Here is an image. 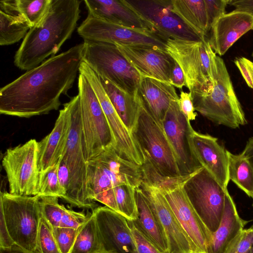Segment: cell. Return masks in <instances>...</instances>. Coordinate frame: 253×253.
I'll return each instance as SVG.
<instances>
[{
    "mask_svg": "<svg viewBox=\"0 0 253 253\" xmlns=\"http://www.w3.org/2000/svg\"><path fill=\"white\" fill-rule=\"evenodd\" d=\"M84 43L50 57L0 89V113L21 118L57 110L83 61Z\"/></svg>",
    "mask_w": 253,
    "mask_h": 253,
    "instance_id": "1",
    "label": "cell"
},
{
    "mask_svg": "<svg viewBox=\"0 0 253 253\" xmlns=\"http://www.w3.org/2000/svg\"><path fill=\"white\" fill-rule=\"evenodd\" d=\"M79 0H51L41 21L30 28L14 57V65L29 71L54 56L69 39L80 18Z\"/></svg>",
    "mask_w": 253,
    "mask_h": 253,
    "instance_id": "2",
    "label": "cell"
},
{
    "mask_svg": "<svg viewBox=\"0 0 253 253\" xmlns=\"http://www.w3.org/2000/svg\"><path fill=\"white\" fill-rule=\"evenodd\" d=\"M164 40L166 51L182 70L185 86L192 96L209 92L215 83L217 67L216 54L208 40L196 41L169 38Z\"/></svg>",
    "mask_w": 253,
    "mask_h": 253,
    "instance_id": "3",
    "label": "cell"
},
{
    "mask_svg": "<svg viewBox=\"0 0 253 253\" xmlns=\"http://www.w3.org/2000/svg\"><path fill=\"white\" fill-rule=\"evenodd\" d=\"M71 123L69 134L60 160L67 166L70 174V187L62 198L71 205L93 210L96 202L88 196L87 186V161L82 130V110L79 94L71 98Z\"/></svg>",
    "mask_w": 253,
    "mask_h": 253,
    "instance_id": "4",
    "label": "cell"
},
{
    "mask_svg": "<svg viewBox=\"0 0 253 253\" xmlns=\"http://www.w3.org/2000/svg\"><path fill=\"white\" fill-rule=\"evenodd\" d=\"M215 83L207 93L192 96L195 110L212 122L232 128L247 124L223 60L216 57Z\"/></svg>",
    "mask_w": 253,
    "mask_h": 253,
    "instance_id": "5",
    "label": "cell"
},
{
    "mask_svg": "<svg viewBox=\"0 0 253 253\" xmlns=\"http://www.w3.org/2000/svg\"><path fill=\"white\" fill-rule=\"evenodd\" d=\"M0 209L13 243L27 252H37V235L42 215L40 197L1 191Z\"/></svg>",
    "mask_w": 253,
    "mask_h": 253,
    "instance_id": "6",
    "label": "cell"
},
{
    "mask_svg": "<svg viewBox=\"0 0 253 253\" xmlns=\"http://www.w3.org/2000/svg\"><path fill=\"white\" fill-rule=\"evenodd\" d=\"M83 61L99 76L136 96L141 77L114 43L84 41Z\"/></svg>",
    "mask_w": 253,
    "mask_h": 253,
    "instance_id": "7",
    "label": "cell"
},
{
    "mask_svg": "<svg viewBox=\"0 0 253 253\" xmlns=\"http://www.w3.org/2000/svg\"><path fill=\"white\" fill-rule=\"evenodd\" d=\"M78 94L82 110V130L86 161L95 158L115 142L98 98L86 78L79 73Z\"/></svg>",
    "mask_w": 253,
    "mask_h": 253,
    "instance_id": "8",
    "label": "cell"
},
{
    "mask_svg": "<svg viewBox=\"0 0 253 253\" xmlns=\"http://www.w3.org/2000/svg\"><path fill=\"white\" fill-rule=\"evenodd\" d=\"M182 188L206 226L212 233L214 232L223 215L227 188L204 167L188 179Z\"/></svg>",
    "mask_w": 253,
    "mask_h": 253,
    "instance_id": "9",
    "label": "cell"
},
{
    "mask_svg": "<svg viewBox=\"0 0 253 253\" xmlns=\"http://www.w3.org/2000/svg\"><path fill=\"white\" fill-rule=\"evenodd\" d=\"M131 133L143 155L150 160L160 173L167 177L181 176L163 128L141 105Z\"/></svg>",
    "mask_w": 253,
    "mask_h": 253,
    "instance_id": "10",
    "label": "cell"
},
{
    "mask_svg": "<svg viewBox=\"0 0 253 253\" xmlns=\"http://www.w3.org/2000/svg\"><path fill=\"white\" fill-rule=\"evenodd\" d=\"M38 144L31 139L6 150L2 159L9 185V193L20 196L37 195L39 175Z\"/></svg>",
    "mask_w": 253,
    "mask_h": 253,
    "instance_id": "11",
    "label": "cell"
},
{
    "mask_svg": "<svg viewBox=\"0 0 253 253\" xmlns=\"http://www.w3.org/2000/svg\"><path fill=\"white\" fill-rule=\"evenodd\" d=\"M163 40L166 38L201 41L202 38L171 10V0H123Z\"/></svg>",
    "mask_w": 253,
    "mask_h": 253,
    "instance_id": "12",
    "label": "cell"
},
{
    "mask_svg": "<svg viewBox=\"0 0 253 253\" xmlns=\"http://www.w3.org/2000/svg\"><path fill=\"white\" fill-rule=\"evenodd\" d=\"M92 87L107 120L118 154L123 158L139 166L144 162L143 152L133 136L125 126L105 92L98 75L84 62L83 61L79 69Z\"/></svg>",
    "mask_w": 253,
    "mask_h": 253,
    "instance_id": "13",
    "label": "cell"
},
{
    "mask_svg": "<svg viewBox=\"0 0 253 253\" xmlns=\"http://www.w3.org/2000/svg\"><path fill=\"white\" fill-rule=\"evenodd\" d=\"M177 101H171L163 123V128L173 151L180 175H187L203 167L193 145L194 130L190 121L180 112Z\"/></svg>",
    "mask_w": 253,
    "mask_h": 253,
    "instance_id": "14",
    "label": "cell"
},
{
    "mask_svg": "<svg viewBox=\"0 0 253 253\" xmlns=\"http://www.w3.org/2000/svg\"><path fill=\"white\" fill-rule=\"evenodd\" d=\"M84 40L127 45H148L165 49V41L148 30L136 29L87 14L77 28Z\"/></svg>",
    "mask_w": 253,
    "mask_h": 253,
    "instance_id": "15",
    "label": "cell"
},
{
    "mask_svg": "<svg viewBox=\"0 0 253 253\" xmlns=\"http://www.w3.org/2000/svg\"><path fill=\"white\" fill-rule=\"evenodd\" d=\"M158 222L168 253H193L192 243L166 198L159 190L141 183L139 187Z\"/></svg>",
    "mask_w": 253,
    "mask_h": 253,
    "instance_id": "16",
    "label": "cell"
},
{
    "mask_svg": "<svg viewBox=\"0 0 253 253\" xmlns=\"http://www.w3.org/2000/svg\"><path fill=\"white\" fill-rule=\"evenodd\" d=\"M103 250L110 253H136L127 219L107 206L92 210Z\"/></svg>",
    "mask_w": 253,
    "mask_h": 253,
    "instance_id": "17",
    "label": "cell"
},
{
    "mask_svg": "<svg viewBox=\"0 0 253 253\" xmlns=\"http://www.w3.org/2000/svg\"><path fill=\"white\" fill-rule=\"evenodd\" d=\"M114 43L141 77L171 84L174 60L165 49L148 45Z\"/></svg>",
    "mask_w": 253,
    "mask_h": 253,
    "instance_id": "18",
    "label": "cell"
},
{
    "mask_svg": "<svg viewBox=\"0 0 253 253\" xmlns=\"http://www.w3.org/2000/svg\"><path fill=\"white\" fill-rule=\"evenodd\" d=\"M164 196L189 238L193 253H210L212 233L193 207L182 187Z\"/></svg>",
    "mask_w": 253,
    "mask_h": 253,
    "instance_id": "19",
    "label": "cell"
},
{
    "mask_svg": "<svg viewBox=\"0 0 253 253\" xmlns=\"http://www.w3.org/2000/svg\"><path fill=\"white\" fill-rule=\"evenodd\" d=\"M253 30V14L235 9L225 13L214 23L208 41L214 52L223 55L241 37Z\"/></svg>",
    "mask_w": 253,
    "mask_h": 253,
    "instance_id": "20",
    "label": "cell"
},
{
    "mask_svg": "<svg viewBox=\"0 0 253 253\" xmlns=\"http://www.w3.org/2000/svg\"><path fill=\"white\" fill-rule=\"evenodd\" d=\"M217 138L194 130L192 143L196 155L202 166L225 188L229 181L227 150Z\"/></svg>",
    "mask_w": 253,
    "mask_h": 253,
    "instance_id": "21",
    "label": "cell"
},
{
    "mask_svg": "<svg viewBox=\"0 0 253 253\" xmlns=\"http://www.w3.org/2000/svg\"><path fill=\"white\" fill-rule=\"evenodd\" d=\"M52 130L38 144V167L39 172L55 165L61 157L67 142L71 123L69 102L63 105Z\"/></svg>",
    "mask_w": 253,
    "mask_h": 253,
    "instance_id": "22",
    "label": "cell"
},
{
    "mask_svg": "<svg viewBox=\"0 0 253 253\" xmlns=\"http://www.w3.org/2000/svg\"><path fill=\"white\" fill-rule=\"evenodd\" d=\"M136 95L143 108L163 127V123L172 101L179 98L171 84L142 77Z\"/></svg>",
    "mask_w": 253,
    "mask_h": 253,
    "instance_id": "23",
    "label": "cell"
},
{
    "mask_svg": "<svg viewBox=\"0 0 253 253\" xmlns=\"http://www.w3.org/2000/svg\"><path fill=\"white\" fill-rule=\"evenodd\" d=\"M84 3L88 15L127 27L150 30L123 0H85Z\"/></svg>",
    "mask_w": 253,
    "mask_h": 253,
    "instance_id": "24",
    "label": "cell"
},
{
    "mask_svg": "<svg viewBox=\"0 0 253 253\" xmlns=\"http://www.w3.org/2000/svg\"><path fill=\"white\" fill-rule=\"evenodd\" d=\"M248 222L249 221L239 216L234 201L228 191L225 195L224 211L219 225L212 233L210 253H223Z\"/></svg>",
    "mask_w": 253,
    "mask_h": 253,
    "instance_id": "25",
    "label": "cell"
},
{
    "mask_svg": "<svg viewBox=\"0 0 253 253\" xmlns=\"http://www.w3.org/2000/svg\"><path fill=\"white\" fill-rule=\"evenodd\" d=\"M87 186L89 199L118 212L115 181L96 159L87 162Z\"/></svg>",
    "mask_w": 253,
    "mask_h": 253,
    "instance_id": "26",
    "label": "cell"
},
{
    "mask_svg": "<svg viewBox=\"0 0 253 253\" xmlns=\"http://www.w3.org/2000/svg\"><path fill=\"white\" fill-rule=\"evenodd\" d=\"M31 26L20 11L17 0L0 1V45H8L24 39Z\"/></svg>",
    "mask_w": 253,
    "mask_h": 253,
    "instance_id": "27",
    "label": "cell"
},
{
    "mask_svg": "<svg viewBox=\"0 0 253 253\" xmlns=\"http://www.w3.org/2000/svg\"><path fill=\"white\" fill-rule=\"evenodd\" d=\"M99 77L118 115L131 133L141 106L137 95L134 96L123 90L106 78Z\"/></svg>",
    "mask_w": 253,
    "mask_h": 253,
    "instance_id": "28",
    "label": "cell"
},
{
    "mask_svg": "<svg viewBox=\"0 0 253 253\" xmlns=\"http://www.w3.org/2000/svg\"><path fill=\"white\" fill-rule=\"evenodd\" d=\"M138 216L134 225L161 253H168V247L157 218L140 188L135 189Z\"/></svg>",
    "mask_w": 253,
    "mask_h": 253,
    "instance_id": "29",
    "label": "cell"
},
{
    "mask_svg": "<svg viewBox=\"0 0 253 253\" xmlns=\"http://www.w3.org/2000/svg\"><path fill=\"white\" fill-rule=\"evenodd\" d=\"M171 10L202 38L209 32L205 0H171Z\"/></svg>",
    "mask_w": 253,
    "mask_h": 253,
    "instance_id": "30",
    "label": "cell"
},
{
    "mask_svg": "<svg viewBox=\"0 0 253 253\" xmlns=\"http://www.w3.org/2000/svg\"><path fill=\"white\" fill-rule=\"evenodd\" d=\"M144 157V162L140 166L142 173L141 183L158 189L164 195L182 187L184 183L197 172L191 174L177 177L165 176L158 171L146 156Z\"/></svg>",
    "mask_w": 253,
    "mask_h": 253,
    "instance_id": "31",
    "label": "cell"
},
{
    "mask_svg": "<svg viewBox=\"0 0 253 253\" xmlns=\"http://www.w3.org/2000/svg\"><path fill=\"white\" fill-rule=\"evenodd\" d=\"M227 155L229 180L253 199V167L242 153L236 155L227 150Z\"/></svg>",
    "mask_w": 253,
    "mask_h": 253,
    "instance_id": "32",
    "label": "cell"
},
{
    "mask_svg": "<svg viewBox=\"0 0 253 253\" xmlns=\"http://www.w3.org/2000/svg\"><path fill=\"white\" fill-rule=\"evenodd\" d=\"M103 250L94 215L88 214L85 222L78 229L70 253H97Z\"/></svg>",
    "mask_w": 253,
    "mask_h": 253,
    "instance_id": "33",
    "label": "cell"
},
{
    "mask_svg": "<svg viewBox=\"0 0 253 253\" xmlns=\"http://www.w3.org/2000/svg\"><path fill=\"white\" fill-rule=\"evenodd\" d=\"M135 189L125 184L118 185L114 188L118 212L130 221L136 219L138 216Z\"/></svg>",
    "mask_w": 253,
    "mask_h": 253,
    "instance_id": "34",
    "label": "cell"
},
{
    "mask_svg": "<svg viewBox=\"0 0 253 253\" xmlns=\"http://www.w3.org/2000/svg\"><path fill=\"white\" fill-rule=\"evenodd\" d=\"M59 166V161L54 166L39 173L37 195L54 196L61 199L64 197L66 191L61 185L58 176Z\"/></svg>",
    "mask_w": 253,
    "mask_h": 253,
    "instance_id": "35",
    "label": "cell"
},
{
    "mask_svg": "<svg viewBox=\"0 0 253 253\" xmlns=\"http://www.w3.org/2000/svg\"><path fill=\"white\" fill-rule=\"evenodd\" d=\"M51 0H17L18 7L32 27L37 25L47 12Z\"/></svg>",
    "mask_w": 253,
    "mask_h": 253,
    "instance_id": "36",
    "label": "cell"
},
{
    "mask_svg": "<svg viewBox=\"0 0 253 253\" xmlns=\"http://www.w3.org/2000/svg\"><path fill=\"white\" fill-rule=\"evenodd\" d=\"M38 253H61L51 225L42 215L37 235Z\"/></svg>",
    "mask_w": 253,
    "mask_h": 253,
    "instance_id": "37",
    "label": "cell"
},
{
    "mask_svg": "<svg viewBox=\"0 0 253 253\" xmlns=\"http://www.w3.org/2000/svg\"><path fill=\"white\" fill-rule=\"evenodd\" d=\"M42 214L53 228L61 226L62 217L66 209L59 204L58 197L40 196Z\"/></svg>",
    "mask_w": 253,
    "mask_h": 253,
    "instance_id": "38",
    "label": "cell"
},
{
    "mask_svg": "<svg viewBox=\"0 0 253 253\" xmlns=\"http://www.w3.org/2000/svg\"><path fill=\"white\" fill-rule=\"evenodd\" d=\"M53 228L54 235L61 253H70L73 246L78 229L58 227Z\"/></svg>",
    "mask_w": 253,
    "mask_h": 253,
    "instance_id": "39",
    "label": "cell"
},
{
    "mask_svg": "<svg viewBox=\"0 0 253 253\" xmlns=\"http://www.w3.org/2000/svg\"><path fill=\"white\" fill-rule=\"evenodd\" d=\"M253 239L252 227L244 229L228 245L223 253H248Z\"/></svg>",
    "mask_w": 253,
    "mask_h": 253,
    "instance_id": "40",
    "label": "cell"
},
{
    "mask_svg": "<svg viewBox=\"0 0 253 253\" xmlns=\"http://www.w3.org/2000/svg\"><path fill=\"white\" fill-rule=\"evenodd\" d=\"M135 246L136 253H162L134 225L128 220Z\"/></svg>",
    "mask_w": 253,
    "mask_h": 253,
    "instance_id": "41",
    "label": "cell"
},
{
    "mask_svg": "<svg viewBox=\"0 0 253 253\" xmlns=\"http://www.w3.org/2000/svg\"><path fill=\"white\" fill-rule=\"evenodd\" d=\"M229 0H205L209 32L215 21L225 13Z\"/></svg>",
    "mask_w": 253,
    "mask_h": 253,
    "instance_id": "42",
    "label": "cell"
},
{
    "mask_svg": "<svg viewBox=\"0 0 253 253\" xmlns=\"http://www.w3.org/2000/svg\"><path fill=\"white\" fill-rule=\"evenodd\" d=\"M88 214L78 212L66 208L61 220L60 227L78 229L86 220Z\"/></svg>",
    "mask_w": 253,
    "mask_h": 253,
    "instance_id": "43",
    "label": "cell"
},
{
    "mask_svg": "<svg viewBox=\"0 0 253 253\" xmlns=\"http://www.w3.org/2000/svg\"><path fill=\"white\" fill-rule=\"evenodd\" d=\"M177 103L180 112L189 121L196 119L197 113L195 112L193 98L190 92H187L181 90Z\"/></svg>",
    "mask_w": 253,
    "mask_h": 253,
    "instance_id": "44",
    "label": "cell"
},
{
    "mask_svg": "<svg viewBox=\"0 0 253 253\" xmlns=\"http://www.w3.org/2000/svg\"><path fill=\"white\" fill-rule=\"evenodd\" d=\"M170 81L171 84L179 89H182L186 85L184 73L180 65L175 60L171 71Z\"/></svg>",
    "mask_w": 253,
    "mask_h": 253,
    "instance_id": "45",
    "label": "cell"
},
{
    "mask_svg": "<svg viewBox=\"0 0 253 253\" xmlns=\"http://www.w3.org/2000/svg\"><path fill=\"white\" fill-rule=\"evenodd\" d=\"M58 176L60 183L66 191V194L70 187V178L68 169L66 164L60 159L58 171Z\"/></svg>",
    "mask_w": 253,
    "mask_h": 253,
    "instance_id": "46",
    "label": "cell"
},
{
    "mask_svg": "<svg viewBox=\"0 0 253 253\" xmlns=\"http://www.w3.org/2000/svg\"><path fill=\"white\" fill-rule=\"evenodd\" d=\"M0 247H9L15 244L10 238L3 217L1 214H0Z\"/></svg>",
    "mask_w": 253,
    "mask_h": 253,
    "instance_id": "47",
    "label": "cell"
},
{
    "mask_svg": "<svg viewBox=\"0 0 253 253\" xmlns=\"http://www.w3.org/2000/svg\"><path fill=\"white\" fill-rule=\"evenodd\" d=\"M234 62L239 69L243 78L246 81L247 85L251 88L253 89V83L251 74L244 62L242 57H237L234 60Z\"/></svg>",
    "mask_w": 253,
    "mask_h": 253,
    "instance_id": "48",
    "label": "cell"
},
{
    "mask_svg": "<svg viewBox=\"0 0 253 253\" xmlns=\"http://www.w3.org/2000/svg\"><path fill=\"white\" fill-rule=\"evenodd\" d=\"M228 4L234 6L235 9L253 14V0H229Z\"/></svg>",
    "mask_w": 253,
    "mask_h": 253,
    "instance_id": "49",
    "label": "cell"
},
{
    "mask_svg": "<svg viewBox=\"0 0 253 253\" xmlns=\"http://www.w3.org/2000/svg\"><path fill=\"white\" fill-rule=\"evenodd\" d=\"M242 154L249 160L253 167V137H250Z\"/></svg>",
    "mask_w": 253,
    "mask_h": 253,
    "instance_id": "50",
    "label": "cell"
},
{
    "mask_svg": "<svg viewBox=\"0 0 253 253\" xmlns=\"http://www.w3.org/2000/svg\"><path fill=\"white\" fill-rule=\"evenodd\" d=\"M0 253H31L23 249L16 244H13L9 247H0Z\"/></svg>",
    "mask_w": 253,
    "mask_h": 253,
    "instance_id": "51",
    "label": "cell"
},
{
    "mask_svg": "<svg viewBox=\"0 0 253 253\" xmlns=\"http://www.w3.org/2000/svg\"><path fill=\"white\" fill-rule=\"evenodd\" d=\"M242 58L251 74L253 83V62L247 58L244 57H242Z\"/></svg>",
    "mask_w": 253,
    "mask_h": 253,
    "instance_id": "52",
    "label": "cell"
},
{
    "mask_svg": "<svg viewBox=\"0 0 253 253\" xmlns=\"http://www.w3.org/2000/svg\"><path fill=\"white\" fill-rule=\"evenodd\" d=\"M251 227H252V229H253V239H252V244H251V248H250V250L249 251V253H253V225L252 226H251Z\"/></svg>",
    "mask_w": 253,
    "mask_h": 253,
    "instance_id": "53",
    "label": "cell"
},
{
    "mask_svg": "<svg viewBox=\"0 0 253 253\" xmlns=\"http://www.w3.org/2000/svg\"><path fill=\"white\" fill-rule=\"evenodd\" d=\"M110 253L107 252L106 251H102V252H98V253Z\"/></svg>",
    "mask_w": 253,
    "mask_h": 253,
    "instance_id": "54",
    "label": "cell"
},
{
    "mask_svg": "<svg viewBox=\"0 0 253 253\" xmlns=\"http://www.w3.org/2000/svg\"><path fill=\"white\" fill-rule=\"evenodd\" d=\"M252 57H253V52L252 53Z\"/></svg>",
    "mask_w": 253,
    "mask_h": 253,
    "instance_id": "55",
    "label": "cell"
},
{
    "mask_svg": "<svg viewBox=\"0 0 253 253\" xmlns=\"http://www.w3.org/2000/svg\"><path fill=\"white\" fill-rule=\"evenodd\" d=\"M248 253H249V252H248Z\"/></svg>",
    "mask_w": 253,
    "mask_h": 253,
    "instance_id": "56",
    "label": "cell"
},
{
    "mask_svg": "<svg viewBox=\"0 0 253 253\" xmlns=\"http://www.w3.org/2000/svg\"></svg>",
    "mask_w": 253,
    "mask_h": 253,
    "instance_id": "57",
    "label": "cell"
}]
</instances>
